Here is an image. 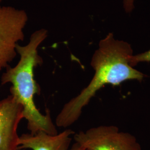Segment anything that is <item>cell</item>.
I'll list each match as a JSON object with an SVG mask.
<instances>
[{"instance_id": "cell-1", "label": "cell", "mask_w": 150, "mask_h": 150, "mask_svg": "<svg viewBox=\"0 0 150 150\" xmlns=\"http://www.w3.org/2000/svg\"><path fill=\"white\" fill-rule=\"evenodd\" d=\"M134 50L127 41L110 32L101 39L91 57L94 75L79 94L66 103L56 118V126L67 128L80 118L82 110L97 92L107 85L118 86L127 81L142 82L146 75L130 64Z\"/></svg>"}, {"instance_id": "cell-2", "label": "cell", "mask_w": 150, "mask_h": 150, "mask_svg": "<svg viewBox=\"0 0 150 150\" xmlns=\"http://www.w3.org/2000/svg\"><path fill=\"white\" fill-rule=\"evenodd\" d=\"M48 36V31L42 28L33 32L29 42L25 46L17 44L16 51L20 59L13 67H7L1 77V84L11 83V95L23 108V117L27 121V129L31 134L40 131L54 135L58 134L49 111L43 115L34 101L35 96L41 89L34 77L35 69L42 64L43 59L38 48Z\"/></svg>"}, {"instance_id": "cell-3", "label": "cell", "mask_w": 150, "mask_h": 150, "mask_svg": "<svg viewBox=\"0 0 150 150\" xmlns=\"http://www.w3.org/2000/svg\"><path fill=\"white\" fill-rule=\"evenodd\" d=\"M75 142L89 150H142L134 135L114 125H100L74 134Z\"/></svg>"}, {"instance_id": "cell-4", "label": "cell", "mask_w": 150, "mask_h": 150, "mask_svg": "<svg viewBox=\"0 0 150 150\" xmlns=\"http://www.w3.org/2000/svg\"><path fill=\"white\" fill-rule=\"evenodd\" d=\"M27 21L25 10L0 6V71L8 67L17 56L16 46L24 40Z\"/></svg>"}, {"instance_id": "cell-5", "label": "cell", "mask_w": 150, "mask_h": 150, "mask_svg": "<svg viewBox=\"0 0 150 150\" xmlns=\"http://www.w3.org/2000/svg\"><path fill=\"white\" fill-rule=\"evenodd\" d=\"M23 117V108L13 97L0 101V150H18L17 129Z\"/></svg>"}, {"instance_id": "cell-6", "label": "cell", "mask_w": 150, "mask_h": 150, "mask_svg": "<svg viewBox=\"0 0 150 150\" xmlns=\"http://www.w3.org/2000/svg\"><path fill=\"white\" fill-rule=\"evenodd\" d=\"M75 132L71 129L60 134H48L43 131L37 134H24L19 137L18 150H68Z\"/></svg>"}, {"instance_id": "cell-7", "label": "cell", "mask_w": 150, "mask_h": 150, "mask_svg": "<svg viewBox=\"0 0 150 150\" xmlns=\"http://www.w3.org/2000/svg\"><path fill=\"white\" fill-rule=\"evenodd\" d=\"M130 64L134 67L137 64L142 62H150V49L137 54H133L130 58Z\"/></svg>"}, {"instance_id": "cell-8", "label": "cell", "mask_w": 150, "mask_h": 150, "mask_svg": "<svg viewBox=\"0 0 150 150\" xmlns=\"http://www.w3.org/2000/svg\"><path fill=\"white\" fill-rule=\"evenodd\" d=\"M135 0H123V10L126 13L129 14L134 10Z\"/></svg>"}, {"instance_id": "cell-9", "label": "cell", "mask_w": 150, "mask_h": 150, "mask_svg": "<svg viewBox=\"0 0 150 150\" xmlns=\"http://www.w3.org/2000/svg\"><path fill=\"white\" fill-rule=\"evenodd\" d=\"M68 150H89L85 147L81 146L79 144L75 142V144L72 145Z\"/></svg>"}, {"instance_id": "cell-10", "label": "cell", "mask_w": 150, "mask_h": 150, "mask_svg": "<svg viewBox=\"0 0 150 150\" xmlns=\"http://www.w3.org/2000/svg\"><path fill=\"white\" fill-rule=\"evenodd\" d=\"M2 0H0V4H1V2H2Z\"/></svg>"}]
</instances>
